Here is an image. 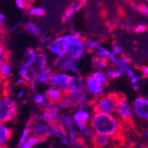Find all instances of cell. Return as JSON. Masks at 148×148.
<instances>
[{
  "label": "cell",
  "instance_id": "obj_25",
  "mask_svg": "<svg viewBox=\"0 0 148 148\" xmlns=\"http://www.w3.org/2000/svg\"><path fill=\"white\" fill-rule=\"evenodd\" d=\"M45 10L41 7H33L30 10V14L36 15V16H41L45 14Z\"/></svg>",
  "mask_w": 148,
  "mask_h": 148
},
{
  "label": "cell",
  "instance_id": "obj_24",
  "mask_svg": "<svg viewBox=\"0 0 148 148\" xmlns=\"http://www.w3.org/2000/svg\"><path fill=\"white\" fill-rule=\"evenodd\" d=\"M34 101L36 105H39V106H44L45 105V95H42V94H36L34 96Z\"/></svg>",
  "mask_w": 148,
  "mask_h": 148
},
{
  "label": "cell",
  "instance_id": "obj_10",
  "mask_svg": "<svg viewBox=\"0 0 148 148\" xmlns=\"http://www.w3.org/2000/svg\"><path fill=\"white\" fill-rule=\"evenodd\" d=\"M90 141L92 148H112L110 145H113V138L111 137L100 134H95Z\"/></svg>",
  "mask_w": 148,
  "mask_h": 148
},
{
  "label": "cell",
  "instance_id": "obj_1",
  "mask_svg": "<svg viewBox=\"0 0 148 148\" xmlns=\"http://www.w3.org/2000/svg\"><path fill=\"white\" fill-rule=\"evenodd\" d=\"M90 124L96 134L106 135L112 138H125L123 123L112 114L95 112L91 116Z\"/></svg>",
  "mask_w": 148,
  "mask_h": 148
},
{
  "label": "cell",
  "instance_id": "obj_4",
  "mask_svg": "<svg viewBox=\"0 0 148 148\" xmlns=\"http://www.w3.org/2000/svg\"><path fill=\"white\" fill-rule=\"evenodd\" d=\"M115 113L119 116V119L122 121L124 127L126 126L130 128L134 127L132 107L127 102L126 97L122 93H120V97L117 102Z\"/></svg>",
  "mask_w": 148,
  "mask_h": 148
},
{
  "label": "cell",
  "instance_id": "obj_21",
  "mask_svg": "<svg viewBox=\"0 0 148 148\" xmlns=\"http://www.w3.org/2000/svg\"><path fill=\"white\" fill-rule=\"evenodd\" d=\"M26 30L29 33L35 35V36H38L40 34V30L38 29V28L36 27V24L32 23V22H28L26 24Z\"/></svg>",
  "mask_w": 148,
  "mask_h": 148
},
{
  "label": "cell",
  "instance_id": "obj_8",
  "mask_svg": "<svg viewBox=\"0 0 148 148\" xmlns=\"http://www.w3.org/2000/svg\"><path fill=\"white\" fill-rule=\"evenodd\" d=\"M75 79V76L66 75L65 73H56L53 74L50 81V85L51 87L63 89L69 86Z\"/></svg>",
  "mask_w": 148,
  "mask_h": 148
},
{
  "label": "cell",
  "instance_id": "obj_14",
  "mask_svg": "<svg viewBox=\"0 0 148 148\" xmlns=\"http://www.w3.org/2000/svg\"><path fill=\"white\" fill-rule=\"evenodd\" d=\"M90 114L87 110H85V108H79L73 115V120L75 121V123H86L90 120Z\"/></svg>",
  "mask_w": 148,
  "mask_h": 148
},
{
  "label": "cell",
  "instance_id": "obj_15",
  "mask_svg": "<svg viewBox=\"0 0 148 148\" xmlns=\"http://www.w3.org/2000/svg\"><path fill=\"white\" fill-rule=\"evenodd\" d=\"M52 75H53V74H52L51 70L46 68L45 69L40 71L38 73V75H36V82L37 84H48V83H50Z\"/></svg>",
  "mask_w": 148,
  "mask_h": 148
},
{
  "label": "cell",
  "instance_id": "obj_13",
  "mask_svg": "<svg viewBox=\"0 0 148 148\" xmlns=\"http://www.w3.org/2000/svg\"><path fill=\"white\" fill-rule=\"evenodd\" d=\"M0 146H6L7 142L10 140L12 135V130L6 127L4 124H1L0 126Z\"/></svg>",
  "mask_w": 148,
  "mask_h": 148
},
{
  "label": "cell",
  "instance_id": "obj_17",
  "mask_svg": "<svg viewBox=\"0 0 148 148\" xmlns=\"http://www.w3.org/2000/svg\"><path fill=\"white\" fill-rule=\"evenodd\" d=\"M47 138H48L47 137H36V136L30 137L22 145L19 146V148H32L33 146H35L39 143L46 141Z\"/></svg>",
  "mask_w": 148,
  "mask_h": 148
},
{
  "label": "cell",
  "instance_id": "obj_16",
  "mask_svg": "<svg viewBox=\"0 0 148 148\" xmlns=\"http://www.w3.org/2000/svg\"><path fill=\"white\" fill-rule=\"evenodd\" d=\"M91 63L94 69H96L98 70H102L107 68V66H108V59L105 57L97 56L92 59Z\"/></svg>",
  "mask_w": 148,
  "mask_h": 148
},
{
  "label": "cell",
  "instance_id": "obj_34",
  "mask_svg": "<svg viewBox=\"0 0 148 148\" xmlns=\"http://www.w3.org/2000/svg\"><path fill=\"white\" fill-rule=\"evenodd\" d=\"M126 75H128V77L131 80V79H133L134 77H136L137 75H135V73H134V71L131 69H129L128 70H127V72H126Z\"/></svg>",
  "mask_w": 148,
  "mask_h": 148
},
{
  "label": "cell",
  "instance_id": "obj_30",
  "mask_svg": "<svg viewBox=\"0 0 148 148\" xmlns=\"http://www.w3.org/2000/svg\"><path fill=\"white\" fill-rule=\"evenodd\" d=\"M138 10L139 12H141L143 13V14L148 16V7H147V6H145V5H139V6L138 7Z\"/></svg>",
  "mask_w": 148,
  "mask_h": 148
},
{
  "label": "cell",
  "instance_id": "obj_6",
  "mask_svg": "<svg viewBox=\"0 0 148 148\" xmlns=\"http://www.w3.org/2000/svg\"><path fill=\"white\" fill-rule=\"evenodd\" d=\"M77 61L78 59L65 54V56H63L62 58L57 57L55 60V64L59 65V69L60 70L79 74L80 71L77 68Z\"/></svg>",
  "mask_w": 148,
  "mask_h": 148
},
{
  "label": "cell",
  "instance_id": "obj_5",
  "mask_svg": "<svg viewBox=\"0 0 148 148\" xmlns=\"http://www.w3.org/2000/svg\"><path fill=\"white\" fill-rule=\"evenodd\" d=\"M65 36L66 39V44L63 47L65 54L76 59L82 57L84 51V43H83L80 38L75 35H66Z\"/></svg>",
  "mask_w": 148,
  "mask_h": 148
},
{
  "label": "cell",
  "instance_id": "obj_31",
  "mask_svg": "<svg viewBox=\"0 0 148 148\" xmlns=\"http://www.w3.org/2000/svg\"><path fill=\"white\" fill-rule=\"evenodd\" d=\"M142 136H143V138H144V142H143L142 144H145V145H148V129L145 130L143 132Z\"/></svg>",
  "mask_w": 148,
  "mask_h": 148
},
{
  "label": "cell",
  "instance_id": "obj_11",
  "mask_svg": "<svg viewBox=\"0 0 148 148\" xmlns=\"http://www.w3.org/2000/svg\"><path fill=\"white\" fill-rule=\"evenodd\" d=\"M85 85H86L87 91L94 97V99H99L102 96L104 86H101L95 83H92L87 79H85Z\"/></svg>",
  "mask_w": 148,
  "mask_h": 148
},
{
  "label": "cell",
  "instance_id": "obj_40",
  "mask_svg": "<svg viewBox=\"0 0 148 148\" xmlns=\"http://www.w3.org/2000/svg\"><path fill=\"white\" fill-rule=\"evenodd\" d=\"M80 1H81L80 3H82V4L84 5V3H85V1H86V0H80Z\"/></svg>",
  "mask_w": 148,
  "mask_h": 148
},
{
  "label": "cell",
  "instance_id": "obj_20",
  "mask_svg": "<svg viewBox=\"0 0 148 148\" xmlns=\"http://www.w3.org/2000/svg\"><path fill=\"white\" fill-rule=\"evenodd\" d=\"M105 74H106L107 78L115 79V78L122 76L123 75V72L122 70H120V69H109V70H107Z\"/></svg>",
  "mask_w": 148,
  "mask_h": 148
},
{
  "label": "cell",
  "instance_id": "obj_23",
  "mask_svg": "<svg viewBox=\"0 0 148 148\" xmlns=\"http://www.w3.org/2000/svg\"><path fill=\"white\" fill-rule=\"evenodd\" d=\"M31 132H30V129L29 128H28V127H26L25 129H24V130H23V132H22V135H21V138H20V140H19V146H21V145H22L27 140H28L29 138V134H30Z\"/></svg>",
  "mask_w": 148,
  "mask_h": 148
},
{
  "label": "cell",
  "instance_id": "obj_28",
  "mask_svg": "<svg viewBox=\"0 0 148 148\" xmlns=\"http://www.w3.org/2000/svg\"><path fill=\"white\" fill-rule=\"evenodd\" d=\"M113 53L115 55H121L123 53V49L119 45H114L113 46Z\"/></svg>",
  "mask_w": 148,
  "mask_h": 148
},
{
  "label": "cell",
  "instance_id": "obj_32",
  "mask_svg": "<svg viewBox=\"0 0 148 148\" xmlns=\"http://www.w3.org/2000/svg\"><path fill=\"white\" fill-rule=\"evenodd\" d=\"M16 5L19 9H24L25 7V1L24 0H15Z\"/></svg>",
  "mask_w": 148,
  "mask_h": 148
},
{
  "label": "cell",
  "instance_id": "obj_36",
  "mask_svg": "<svg viewBox=\"0 0 148 148\" xmlns=\"http://www.w3.org/2000/svg\"><path fill=\"white\" fill-rule=\"evenodd\" d=\"M4 20H5V16H4L3 13H1V14H0V22L3 23L4 22Z\"/></svg>",
  "mask_w": 148,
  "mask_h": 148
},
{
  "label": "cell",
  "instance_id": "obj_22",
  "mask_svg": "<svg viewBox=\"0 0 148 148\" xmlns=\"http://www.w3.org/2000/svg\"><path fill=\"white\" fill-rule=\"evenodd\" d=\"M99 46L100 45L97 40H86L84 42V47L89 50H97Z\"/></svg>",
  "mask_w": 148,
  "mask_h": 148
},
{
  "label": "cell",
  "instance_id": "obj_26",
  "mask_svg": "<svg viewBox=\"0 0 148 148\" xmlns=\"http://www.w3.org/2000/svg\"><path fill=\"white\" fill-rule=\"evenodd\" d=\"M75 9H74V6H71L69 8L66 9V11L65 12V14L63 16V20L64 21H69L72 17V15L75 13Z\"/></svg>",
  "mask_w": 148,
  "mask_h": 148
},
{
  "label": "cell",
  "instance_id": "obj_18",
  "mask_svg": "<svg viewBox=\"0 0 148 148\" xmlns=\"http://www.w3.org/2000/svg\"><path fill=\"white\" fill-rule=\"evenodd\" d=\"M12 75V66L9 62L1 65V80L7 81Z\"/></svg>",
  "mask_w": 148,
  "mask_h": 148
},
{
  "label": "cell",
  "instance_id": "obj_12",
  "mask_svg": "<svg viewBox=\"0 0 148 148\" xmlns=\"http://www.w3.org/2000/svg\"><path fill=\"white\" fill-rule=\"evenodd\" d=\"M86 79L90 81V82H92V83L99 84L101 86H105L107 84V77H106V74H104L101 71H98V72L93 73L92 75H89Z\"/></svg>",
  "mask_w": 148,
  "mask_h": 148
},
{
  "label": "cell",
  "instance_id": "obj_27",
  "mask_svg": "<svg viewBox=\"0 0 148 148\" xmlns=\"http://www.w3.org/2000/svg\"><path fill=\"white\" fill-rule=\"evenodd\" d=\"M66 36H60V37L56 38L55 41H54V45H56L57 46H59V47H60L62 49L66 45Z\"/></svg>",
  "mask_w": 148,
  "mask_h": 148
},
{
  "label": "cell",
  "instance_id": "obj_29",
  "mask_svg": "<svg viewBox=\"0 0 148 148\" xmlns=\"http://www.w3.org/2000/svg\"><path fill=\"white\" fill-rule=\"evenodd\" d=\"M146 29H147V26H146V25H145V24H140V25H138V26L137 27V28L135 29V31H136L137 33H142V32L145 31Z\"/></svg>",
  "mask_w": 148,
  "mask_h": 148
},
{
  "label": "cell",
  "instance_id": "obj_9",
  "mask_svg": "<svg viewBox=\"0 0 148 148\" xmlns=\"http://www.w3.org/2000/svg\"><path fill=\"white\" fill-rule=\"evenodd\" d=\"M64 97H65V93L60 88L50 87L45 92V98L47 104L51 106L60 105V103L62 101Z\"/></svg>",
  "mask_w": 148,
  "mask_h": 148
},
{
  "label": "cell",
  "instance_id": "obj_33",
  "mask_svg": "<svg viewBox=\"0 0 148 148\" xmlns=\"http://www.w3.org/2000/svg\"><path fill=\"white\" fill-rule=\"evenodd\" d=\"M141 73L145 78H148V66H142L141 68Z\"/></svg>",
  "mask_w": 148,
  "mask_h": 148
},
{
  "label": "cell",
  "instance_id": "obj_37",
  "mask_svg": "<svg viewBox=\"0 0 148 148\" xmlns=\"http://www.w3.org/2000/svg\"><path fill=\"white\" fill-rule=\"evenodd\" d=\"M49 39H50L49 37H45L44 39H42V40H41V42H42V43H45L46 41H48Z\"/></svg>",
  "mask_w": 148,
  "mask_h": 148
},
{
  "label": "cell",
  "instance_id": "obj_35",
  "mask_svg": "<svg viewBox=\"0 0 148 148\" xmlns=\"http://www.w3.org/2000/svg\"><path fill=\"white\" fill-rule=\"evenodd\" d=\"M84 5L82 4V3H77V4H75V5H74V9H75V12H77V11H79L81 8H82V6H83Z\"/></svg>",
  "mask_w": 148,
  "mask_h": 148
},
{
  "label": "cell",
  "instance_id": "obj_38",
  "mask_svg": "<svg viewBox=\"0 0 148 148\" xmlns=\"http://www.w3.org/2000/svg\"><path fill=\"white\" fill-rule=\"evenodd\" d=\"M139 148H148V145H146L145 144H141L140 146H139Z\"/></svg>",
  "mask_w": 148,
  "mask_h": 148
},
{
  "label": "cell",
  "instance_id": "obj_39",
  "mask_svg": "<svg viewBox=\"0 0 148 148\" xmlns=\"http://www.w3.org/2000/svg\"><path fill=\"white\" fill-rule=\"evenodd\" d=\"M23 93H24V91H23V90H21V91L18 94V98H21V97L23 95Z\"/></svg>",
  "mask_w": 148,
  "mask_h": 148
},
{
  "label": "cell",
  "instance_id": "obj_2",
  "mask_svg": "<svg viewBox=\"0 0 148 148\" xmlns=\"http://www.w3.org/2000/svg\"><path fill=\"white\" fill-rule=\"evenodd\" d=\"M120 97V93L111 92L107 93L99 99H95L93 101L92 108L94 113L102 112L106 114H112L116 112V106Z\"/></svg>",
  "mask_w": 148,
  "mask_h": 148
},
{
  "label": "cell",
  "instance_id": "obj_19",
  "mask_svg": "<svg viewBox=\"0 0 148 148\" xmlns=\"http://www.w3.org/2000/svg\"><path fill=\"white\" fill-rule=\"evenodd\" d=\"M47 49L50 51H51L52 53H54V54L57 55V57H59V58H62L63 56H65V52H64L63 49L60 48V47H59V46H57L54 44H50V45H47Z\"/></svg>",
  "mask_w": 148,
  "mask_h": 148
},
{
  "label": "cell",
  "instance_id": "obj_7",
  "mask_svg": "<svg viewBox=\"0 0 148 148\" xmlns=\"http://www.w3.org/2000/svg\"><path fill=\"white\" fill-rule=\"evenodd\" d=\"M132 110L139 119L148 121V99L145 97H138L132 103Z\"/></svg>",
  "mask_w": 148,
  "mask_h": 148
},
{
  "label": "cell",
  "instance_id": "obj_3",
  "mask_svg": "<svg viewBox=\"0 0 148 148\" xmlns=\"http://www.w3.org/2000/svg\"><path fill=\"white\" fill-rule=\"evenodd\" d=\"M18 105L15 100L8 97H2L0 101V121L1 124L12 122L17 117Z\"/></svg>",
  "mask_w": 148,
  "mask_h": 148
}]
</instances>
